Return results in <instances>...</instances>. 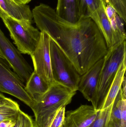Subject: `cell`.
I'll list each match as a JSON object with an SVG mask.
<instances>
[{
	"label": "cell",
	"instance_id": "1",
	"mask_svg": "<svg viewBox=\"0 0 126 127\" xmlns=\"http://www.w3.org/2000/svg\"><path fill=\"white\" fill-rule=\"evenodd\" d=\"M33 18L41 31L46 32L70 60L80 75L104 57L108 50L105 39L93 20L81 17L69 22L44 3L33 9Z\"/></svg>",
	"mask_w": 126,
	"mask_h": 127
},
{
	"label": "cell",
	"instance_id": "2",
	"mask_svg": "<svg viewBox=\"0 0 126 127\" xmlns=\"http://www.w3.org/2000/svg\"><path fill=\"white\" fill-rule=\"evenodd\" d=\"M76 92L57 82L35 101L31 108L35 116V127H47L57 110L71 103Z\"/></svg>",
	"mask_w": 126,
	"mask_h": 127
},
{
	"label": "cell",
	"instance_id": "3",
	"mask_svg": "<svg viewBox=\"0 0 126 127\" xmlns=\"http://www.w3.org/2000/svg\"><path fill=\"white\" fill-rule=\"evenodd\" d=\"M126 58V40L110 48L104 57L97 93L95 109L101 110L103 104L119 66Z\"/></svg>",
	"mask_w": 126,
	"mask_h": 127
},
{
	"label": "cell",
	"instance_id": "4",
	"mask_svg": "<svg viewBox=\"0 0 126 127\" xmlns=\"http://www.w3.org/2000/svg\"><path fill=\"white\" fill-rule=\"evenodd\" d=\"M0 17L17 49L21 53L30 55L39 41L41 32L34 27L31 23L16 20L3 13L0 12Z\"/></svg>",
	"mask_w": 126,
	"mask_h": 127
},
{
	"label": "cell",
	"instance_id": "5",
	"mask_svg": "<svg viewBox=\"0 0 126 127\" xmlns=\"http://www.w3.org/2000/svg\"><path fill=\"white\" fill-rule=\"evenodd\" d=\"M50 54L52 73L54 82L77 92L80 75L72 62L51 38Z\"/></svg>",
	"mask_w": 126,
	"mask_h": 127
},
{
	"label": "cell",
	"instance_id": "6",
	"mask_svg": "<svg viewBox=\"0 0 126 127\" xmlns=\"http://www.w3.org/2000/svg\"><path fill=\"white\" fill-rule=\"evenodd\" d=\"M7 61L0 54V92L9 94L32 108L34 100L25 90V85Z\"/></svg>",
	"mask_w": 126,
	"mask_h": 127
},
{
	"label": "cell",
	"instance_id": "7",
	"mask_svg": "<svg viewBox=\"0 0 126 127\" xmlns=\"http://www.w3.org/2000/svg\"><path fill=\"white\" fill-rule=\"evenodd\" d=\"M0 54L26 84L33 72L32 66L0 29Z\"/></svg>",
	"mask_w": 126,
	"mask_h": 127
},
{
	"label": "cell",
	"instance_id": "8",
	"mask_svg": "<svg viewBox=\"0 0 126 127\" xmlns=\"http://www.w3.org/2000/svg\"><path fill=\"white\" fill-rule=\"evenodd\" d=\"M40 32L39 41L35 49L30 56L34 65L33 71L51 85L54 81L51 68L50 38L46 32Z\"/></svg>",
	"mask_w": 126,
	"mask_h": 127
},
{
	"label": "cell",
	"instance_id": "9",
	"mask_svg": "<svg viewBox=\"0 0 126 127\" xmlns=\"http://www.w3.org/2000/svg\"><path fill=\"white\" fill-rule=\"evenodd\" d=\"M104 57L94 64L80 77L78 90L86 99L90 101L95 109L97 93Z\"/></svg>",
	"mask_w": 126,
	"mask_h": 127
},
{
	"label": "cell",
	"instance_id": "10",
	"mask_svg": "<svg viewBox=\"0 0 126 127\" xmlns=\"http://www.w3.org/2000/svg\"><path fill=\"white\" fill-rule=\"evenodd\" d=\"M98 111L92 106L81 105L74 110L66 112L63 127H89L95 120Z\"/></svg>",
	"mask_w": 126,
	"mask_h": 127
},
{
	"label": "cell",
	"instance_id": "11",
	"mask_svg": "<svg viewBox=\"0 0 126 127\" xmlns=\"http://www.w3.org/2000/svg\"><path fill=\"white\" fill-rule=\"evenodd\" d=\"M106 2L103 1L91 18L103 36L108 48L123 41L114 32L106 12Z\"/></svg>",
	"mask_w": 126,
	"mask_h": 127
},
{
	"label": "cell",
	"instance_id": "12",
	"mask_svg": "<svg viewBox=\"0 0 126 127\" xmlns=\"http://www.w3.org/2000/svg\"><path fill=\"white\" fill-rule=\"evenodd\" d=\"M0 12L16 20L32 23V13L28 5H20L13 0H0Z\"/></svg>",
	"mask_w": 126,
	"mask_h": 127
},
{
	"label": "cell",
	"instance_id": "13",
	"mask_svg": "<svg viewBox=\"0 0 126 127\" xmlns=\"http://www.w3.org/2000/svg\"><path fill=\"white\" fill-rule=\"evenodd\" d=\"M107 127H126V98L123 97L121 87L113 101Z\"/></svg>",
	"mask_w": 126,
	"mask_h": 127
},
{
	"label": "cell",
	"instance_id": "14",
	"mask_svg": "<svg viewBox=\"0 0 126 127\" xmlns=\"http://www.w3.org/2000/svg\"><path fill=\"white\" fill-rule=\"evenodd\" d=\"M51 85L35 71L25 85V90L34 102L44 94Z\"/></svg>",
	"mask_w": 126,
	"mask_h": 127
},
{
	"label": "cell",
	"instance_id": "15",
	"mask_svg": "<svg viewBox=\"0 0 126 127\" xmlns=\"http://www.w3.org/2000/svg\"><path fill=\"white\" fill-rule=\"evenodd\" d=\"M126 69V58L124 59L119 66L115 77L106 96L101 110L108 107L113 103L121 88L123 79L125 76Z\"/></svg>",
	"mask_w": 126,
	"mask_h": 127
},
{
	"label": "cell",
	"instance_id": "16",
	"mask_svg": "<svg viewBox=\"0 0 126 127\" xmlns=\"http://www.w3.org/2000/svg\"><path fill=\"white\" fill-rule=\"evenodd\" d=\"M55 10L59 16L69 22L75 23L78 21L75 0H57Z\"/></svg>",
	"mask_w": 126,
	"mask_h": 127
},
{
	"label": "cell",
	"instance_id": "17",
	"mask_svg": "<svg viewBox=\"0 0 126 127\" xmlns=\"http://www.w3.org/2000/svg\"><path fill=\"white\" fill-rule=\"evenodd\" d=\"M20 110L18 103L5 97L0 100V122L17 120Z\"/></svg>",
	"mask_w": 126,
	"mask_h": 127
},
{
	"label": "cell",
	"instance_id": "18",
	"mask_svg": "<svg viewBox=\"0 0 126 127\" xmlns=\"http://www.w3.org/2000/svg\"><path fill=\"white\" fill-rule=\"evenodd\" d=\"M104 0H75L78 20L81 17H89L94 14Z\"/></svg>",
	"mask_w": 126,
	"mask_h": 127
},
{
	"label": "cell",
	"instance_id": "19",
	"mask_svg": "<svg viewBox=\"0 0 126 127\" xmlns=\"http://www.w3.org/2000/svg\"><path fill=\"white\" fill-rule=\"evenodd\" d=\"M112 105L113 103L108 107L98 110L95 120L89 127H107V121L111 111Z\"/></svg>",
	"mask_w": 126,
	"mask_h": 127
},
{
	"label": "cell",
	"instance_id": "20",
	"mask_svg": "<svg viewBox=\"0 0 126 127\" xmlns=\"http://www.w3.org/2000/svg\"><path fill=\"white\" fill-rule=\"evenodd\" d=\"M109 4L120 17L126 22V0H104Z\"/></svg>",
	"mask_w": 126,
	"mask_h": 127
},
{
	"label": "cell",
	"instance_id": "21",
	"mask_svg": "<svg viewBox=\"0 0 126 127\" xmlns=\"http://www.w3.org/2000/svg\"><path fill=\"white\" fill-rule=\"evenodd\" d=\"M66 113V107L59 108L52 119L47 127H63Z\"/></svg>",
	"mask_w": 126,
	"mask_h": 127
},
{
	"label": "cell",
	"instance_id": "22",
	"mask_svg": "<svg viewBox=\"0 0 126 127\" xmlns=\"http://www.w3.org/2000/svg\"><path fill=\"white\" fill-rule=\"evenodd\" d=\"M13 127H35L34 121L32 117L21 110Z\"/></svg>",
	"mask_w": 126,
	"mask_h": 127
},
{
	"label": "cell",
	"instance_id": "23",
	"mask_svg": "<svg viewBox=\"0 0 126 127\" xmlns=\"http://www.w3.org/2000/svg\"><path fill=\"white\" fill-rule=\"evenodd\" d=\"M16 120H10L0 122V127H13L15 124Z\"/></svg>",
	"mask_w": 126,
	"mask_h": 127
},
{
	"label": "cell",
	"instance_id": "24",
	"mask_svg": "<svg viewBox=\"0 0 126 127\" xmlns=\"http://www.w3.org/2000/svg\"><path fill=\"white\" fill-rule=\"evenodd\" d=\"M121 90H122L123 97L125 98H126V78L125 76L124 77L123 82H122Z\"/></svg>",
	"mask_w": 126,
	"mask_h": 127
},
{
	"label": "cell",
	"instance_id": "25",
	"mask_svg": "<svg viewBox=\"0 0 126 127\" xmlns=\"http://www.w3.org/2000/svg\"><path fill=\"white\" fill-rule=\"evenodd\" d=\"M16 3L20 5H26L32 0H13Z\"/></svg>",
	"mask_w": 126,
	"mask_h": 127
},
{
	"label": "cell",
	"instance_id": "26",
	"mask_svg": "<svg viewBox=\"0 0 126 127\" xmlns=\"http://www.w3.org/2000/svg\"><path fill=\"white\" fill-rule=\"evenodd\" d=\"M5 97V96H4L3 95L0 93V100H2V99H3V98H4Z\"/></svg>",
	"mask_w": 126,
	"mask_h": 127
}]
</instances>
